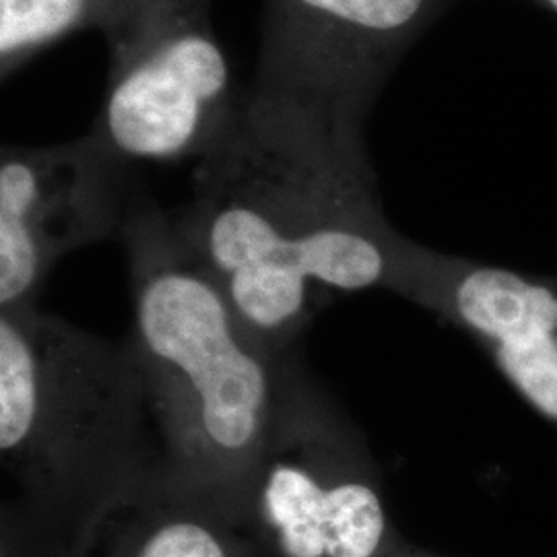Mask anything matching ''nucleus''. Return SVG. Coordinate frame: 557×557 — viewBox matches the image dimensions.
Segmentation results:
<instances>
[{
	"mask_svg": "<svg viewBox=\"0 0 557 557\" xmlns=\"http://www.w3.org/2000/svg\"><path fill=\"white\" fill-rule=\"evenodd\" d=\"M393 557H440L436 554H430V552H423V549H419V547H413V545H405L400 552H397Z\"/></svg>",
	"mask_w": 557,
	"mask_h": 557,
	"instance_id": "9b49d317",
	"label": "nucleus"
},
{
	"mask_svg": "<svg viewBox=\"0 0 557 557\" xmlns=\"http://www.w3.org/2000/svg\"><path fill=\"white\" fill-rule=\"evenodd\" d=\"M170 462L131 338L36 306L0 310L2 557H73L110 508Z\"/></svg>",
	"mask_w": 557,
	"mask_h": 557,
	"instance_id": "f03ea898",
	"label": "nucleus"
},
{
	"mask_svg": "<svg viewBox=\"0 0 557 557\" xmlns=\"http://www.w3.org/2000/svg\"><path fill=\"white\" fill-rule=\"evenodd\" d=\"M103 40L110 71L91 135L122 160H202L238 122L244 94L211 0H131Z\"/></svg>",
	"mask_w": 557,
	"mask_h": 557,
	"instance_id": "423d86ee",
	"label": "nucleus"
},
{
	"mask_svg": "<svg viewBox=\"0 0 557 557\" xmlns=\"http://www.w3.org/2000/svg\"><path fill=\"white\" fill-rule=\"evenodd\" d=\"M120 242L135 308L128 338L172 462L182 478L239 510L301 349L278 351L246 324L174 213L145 188Z\"/></svg>",
	"mask_w": 557,
	"mask_h": 557,
	"instance_id": "7ed1b4c3",
	"label": "nucleus"
},
{
	"mask_svg": "<svg viewBox=\"0 0 557 557\" xmlns=\"http://www.w3.org/2000/svg\"><path fill=\"white\" fill-rule=\"evenodd\" d=\"M73 557H262L238 508L174 462L120 499Z\"/></svg>",
	"mask_w": 557,
	"mask_h": 557,
	"instance_id": "1a4fd4ad",
	"label": "nucleus"
},
{
	"mask_svg": "<svg viewBox=\"0 0 557 557\" xmlns=\"http://www.w3.org/2000/svg\"><path fill=\"white\" fill-rule=\"evenodd\" d=\"M527 2H535L539 7H543V9H547V11L557 15V0H527Z\"/></svg>",
	"mask_w": 557,
	"mask_h": 557,
	"instance_id": "f8f14e48",
	"label": "nucleus"
},
{
	"mask_svg": "<svg viewBox=\"0 0 557 557\" xmlns=\"http://www.w3.org/2000/svg\"><path fill=\"white\" fill-rule=\"evenodd\" d=\"M131 0H0V75L9 79L54 44L81 32L106 36Z\"/></svg>",
	"mask_w": 557,
	"mask_h": 557,
	"instance_id": "9d476101",
	"label": "nucleus"
},
{
	"mask_svg": "<svg viewBox=\"0 0 557 557\" xmlns=\"http://www.w3.org/2000/svg\"><path fill=\"white\" fill-rule=\"evenodd\" d=\"M413 304L465 331L518 397L557 425V277L425 248Z\"/></svg>",
	"mask_w": 557,
	"mask_h": 557,
	"instance_id": "6e6552de",
	"label": "nucleus"
},
{
	"mask_svg": "<svg viewBox=\"0 0 557 557\" xmlns=\"http://www.w3.org/2000/svg\"><path fill=\"white\" fill-rule=\"evenodd\" d=\"M457 0H262L242 112L366 149L384 85Z\"/></svg>",
	"mask_w": 557,
	"mask_h": 557,
	"instance_id": "39448f33",
	"label": "nucleus"
},
{
	"mask_svg": "<svg viewBox=\"0 0 557 557\" xmlns=\"http://www.w3.org/2000/svg\"><path fill=\"white\" fill-rule=\"evenodd\" d=\"M174 220L239 317L278 351L366 289L413 299L425 246L386 220L368 149L244 112L199 160Z\"/></svg>",
	"mask_w": 557,
	"mask_h": 557,
	"instance_id": "f257e3e1",
	"label": "nucleus"
},
{
	"mask_svg": "<svg viewBox=\"0 0 557 557\" xmlns=\"http://www.w3.org/2000/svg\"><path fill=\"white\" fill-rule=\"evenodd\" d=\"M143 188L135 165L91 133L0 151V310L36 306L66 255L120 239Z\"/></svg>",
	"mask_w": 557,
	"mask_h": 557,
	"instance_id": "0eeeda50",
	"label": "nucleus"
},
{
	"mask_svg": "<svg viewBox=\"0 0 557 557\" xmlns=\"http://www.w3.org/2000/svg\"><path fill=\"white\" fill-rule=\"evenodd\" d=\"M239 515L262 557H393L407 545L366 436L301 356Z\"/></svg>",
	"mask_w": 557,
	"mask_h": 557,
	"instance_id": "20e7f679",
	"label": "nucleus"
}]
</instances>
